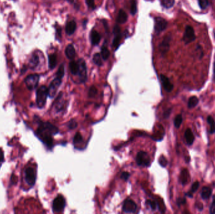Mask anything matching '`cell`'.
Returning <instances> with one entry per match:
<instances>
[{"instance_id":"cell-12","label":"cell","mask_w":215,"mask_h":214,"mask_svg":"<svg viewBox=\"0 0 215 214\" xmlns=\"http://www.w3.org/2000/svg\"><path fill=\"white\" fill-rule=\"evenodd\" d=\"M171 40V37L170 35H167L162 40V43L159 46L160 52L162 55H164L167 53L170 48V42Z\"/></svg>"},{"instance_id":"cell-6","label":"cell","mask_w":215,"mask_h":214,"mask_svg":"<svg viewBox=\"0 0 215 214\" xmlns=\"http://www.w3.org/2000/svg\"><path fill=\"white\" fill-rule=\"evenodd\" d=\"M40 77L38 74H31L28 75L25 79V84L26 87L30 90L35 89L38 84Z\"/></svg>"},{"instance_id":"cell-45","label":"cell","mask_w":215,"mask_h":214,"mask_svg":"<svg viewBox=\"0 0 215 214\" xmlns=\"http://www.w3.org/2000/svg\"><path fill=\"white\" fill-rule=\"evenodd\" d=\"M3 161H4V154L2 149H0V164H1L2 162H3Z\"/></svg>"},{"instance_id":"cell-20","label":"cell","mask_w":215,"mask_h":214,"mask_svg":"<svg viewBox=\"0 0 215 214\" xmlns=\"http://www.w3.org/2000/svg\"><path fill=\"white\" fill-rule=\"evenodd\" d=\"M100 40H101V36L98 32L95 31V30H93V31L91 32V41L92 45H98L100 42Z\"/></svg>"},{"instance_id":"cell-29","label":"cell","mask_w":215,"mask_h":214,"mask_svg":"<svg viewBox=\"0 0 215 214\" xmlns=\"http://www.w3.org/2000/svg\"><path fill=\"white\" fill-rule=\"evenodd\" d=\"M101 55L104 60H106L109 58V57L110 55V52L106 47H103V48H101Z\"/></svg>"},{"instance_id":"cell-38","label":"cell","mask_w":215,"mask_h":214,"mask_svg":"<svg viewBox=\"0 0 215 214\" xmlns=\"http://www.w3.org/2000/svg\"><path fill=\"white\" fill-rule=\"evenodd\" d=\"M82 141H83V137H82L80 133H79V132L78 133H76V135L74 137V139H73L74 143L76 145L77 143H80V142H81Z\"/></svg>"},{"instance_id":"cell-30","label":"cell","mask_w":215,"mask_h":214,"mask_svg":"<svg viewBox=\"0 0 215 214\" xmlns=\"http://www.w3.org/2000/svg\"><path fill=\"white\" fill-rule=\"evenodd\" d=\"M120 40H121V34L120 33L115 34V37L114 38L113 40V47H115V50H116L120 45Z\"/></svg>"},{"instance_id":"cell-24","label":"cell","mask_w":215,"mask_h":214,"mask_svg":"<svg viewBox=\"0 0 215 214\" xmlns=\"http://www.w3.org/2000/svg\"><path fill=\"white\" fill-rule=\"evenodd\" d=\"M57 65V56L56 54H51L48 56V66L50 69H53Z\"/></svg>"},{"instance_id":"cell-18","label":"cell","mask_w":215,"mask_h":214,"mask_svg":"<svg viewBox=\"0 0 215 214\" xmlns=\"http://www.w3.org/2000/svg\"><path fill=\"white\" fill-rule=\"evenodd\" d=\"M65 53H66V57L69 59H70V60L73 59L76 55V51L73 45L69 44L66 48Z\"/></svg>"},{"instance_id":"cell-32","label":"cell","mask_w":215,"mask_h":214,"mask_svg":"<svg viewBox=\"0 0 215 214\" xmlns=\"http://www.w3.org/2000/svg\"><path fill=\"white\" fill-rule=\"evenodd\" d=\"M137 12V2L135 0H131V7H130V12L132 15H135Z\"/></svg>"},{"instance_id":"cell-26","label":"cell","mask_w":215,"mask_h":214,"mask_svg":"<svg viewBox=\"0 0 215 214\" xmlns=\"http://www.w3.org/2000/svg\"><path fill=\"white\" fill-rule=\"evenodd\" d=\"M199 103V99L196 96H191L188 100V106L189 109L195 107Z\"/></svg>"},{"instance_id":"cell-9","label":"cell","mask_w":215,"mask_h":214,"mask_svg":"<svg viewBox=\"0 0 215 214\" xmlns=\"http://www.w3.org/2000/svg\"><path fill=\"white\" fill-rule=\"evenodd\" d=\"M61 83H62V79L57 77L52 81L48 88V94L50 98H53L56 96Z\"/></svg>"},{"instance_id":"cell-31","label":"cell","mask_w":215,"mask_h":214,"mask_svg":"<svg viewBox=\"0 0 215 214\" xmlns=\"http://www.w3.org/2000/svg\"><path fill=\"white\" fill-rule=\"evenodd\" d=\"M182 123V116L181 114H178L176 116V117L174 121V126L176 128H179L181 126V124Z\"/></svg>"},{"instance_id":"cell-11","label":"cell","mask_w":215,"mask_h":214,"mask_svg":"<svg viewBox=\"0 0 215 214\" xmlns=\"http://www.w3.org/2000/svg\"><path fill=\"white\" fill-rule=\"evenodd\" d=\"M137 204L131 200L127 199L123 205V210L125 213H135L137 211Z\"/></svg>"},{"instance_id":"cell-36","label":"cell","mask_w":215,"mask_h":214,"mask_svg":"<svg viewBox=\"0 0 215 214\" xmlns=\"http://www.w3.org/2000/svg\"><path fill=\"white\" fill-rule=\"evenodd\" d=\"M159 164L161 167H166L168 163V161L166 159V158L164 156H161L160 158H159Z\"/></svg>"},{"instance_id":"cell-42","label":"cell","mask_w":215,"mask_h":214,"mask_svg":"<svg viewBox=\"0 0 215 214\" xmlns=\"http://www.w3.org/2000/svg\"><path fill=\"white\" fill-rule=\"evenodd\" d=\"M86 3L89 8L91 9H94L95 8V0H86Z\"/></svg>"},{"instance_id":"cell-1","label":"cell","mask_w":215,"mask_h":214,"mask_svg":"<svg viewBox=\"0 0 215 214\" xmlns=\"http://www.w3.org/2000/svg\"><path fill=\"white\" fill-rule=\"evenodd\" d=\"M59 130L53 125L49 123H40L37 130V135L48 148L52 146V136L58 133Z\"/></svg>"},{"instance_id":"cell-44","label":"cell","mask_w":215,"mask_h":214,"mask_svg":"<svg viewBox=\"0 0 215 214\" xmlns=\"http://www.w3.org/2000/svg\"><path fill=\"white\" fill-rule=\"evenodd\" d=\"M186 202V200L185 198H179L177 200V205L179 206L181 204H184Z\"/></svg>"},{"instance_id":"cell-40","label":"cell","mask_w":215,"mask_h":214,"mask_svg":"<svg viewBox=\"0 0 215 214\" xmlns=\"http://www.w3.org/2000/svg\"><path fill=\"white\" fill-rule=\"evenodd\" d=\"M67 124H68L67 125H68L69 128L70 129H73L76 128L77 126V123H76V121L74 119L70 120Z\"/></svg>"},{"instance_id":"cell-47","label":"cell","mask_w":215,"mask_h":214,"mask_svg":"<svg viewBox=\"0 0 215 214\" xmlns=\"http://www.w3.org/2000/svg\"><path fill=\"white\" fill-rule=\"evenodd\" d=\"M57 33L59 37H61V28L60 27H57Z\"/></svg>"},{"instance_id":"cell-16","label":"cell","mask_w":215,"mask_h":214,"mask_svg":"<svg viewBox=\"0 0 215 214\" xmlns=\"http://www.w3.org/2000/svg\"><path fill=\"white\" fill-rule=\"evenodd\" d=\"M64 100L62 98V93H60V94L58 98H57V100L54 103L55 109L56 110L57 112L62 111L64 108Z\"/></svg>"},{"instance_id":"cell-39","label":"cell","mask_w":215,"mask_h":214,"mask_svg":"<svg viewBox=\"0 0 215 214\" xmlns=\"http://www.w3.org/2000/svg\"><path fill=\"white\" fill-rule=\"evenodd\" d=\"M210 213L211 214L215 213V195L213 197V201L210 207Z\"/></svg>"},{"instance_id":"cell-19","label":"cell","mask_w":215,"mask_h":214,"mask_svg":"<svg viewBox=\"0 0 215 214\" xmlns=\"http://www.w3.org/2000/svg\"><path fill=\"white\" fill-rule=\"evenodd\" d=\"M76 30V23L74 21L69 22L66 26V32L68 35H73Z\"/></svg>"},{"instance_id":"cell-5","label":"cell","mask_w":215,"mask_h":214,"mask_svg":"<svg viewBox=\"0 0 215 214\" xmlns=\"http://www.w3.org/2000/svg\"><path fill=\"white\" fill-rule=\"evenodd\" d=\"M136 161L138 166L147 167L150 165V159L147 153L145 151H140L137 153Z\"/></svg>"},{"instance_id":"cell-43","label":"cell","mask_w":215,"mask_h":214,"mask_svg":"<svg viewBox=\"0 0 215 214\" xmlns=\"http://www.w3.org/2000/svg\"><path fill=\"white\" fill-rule=\"evenodd\" d=\"M129 177H130L129 173L126 172V171L123 172L121 175V178L123 179V180H124L125 181H127L128 180Z\"/></svg>"},{"instance_id":"cell-8","label":"cell","mask_w":215,"mask_h":214,"mask_svg":"<svg viewBox=\"0 0 215 214\" xmlns=\"http://www.w3.org/2000/svg\"><path fill=\"white\" fill-rule=\"evenodd\" d=\"M195 39L196 35L193 28L190 25H188L186 27L185 32H184V33L183 41L185 43V44H189L194 41Z\"/></svg>"},{"instance_id":"cell-34","label":"cell","mask_w":215,"mask_h":214,"mask_svg":"<svg viewBox=\"0 0 215 214\" xmlns=\"http://www.w3.org/2000/svg\"><path fill=\"white\" fill-rule=\"evenodd\" d=\"M64 75V67L63 65H61L58 69L56 76H57V77L62 79L63 78Z\"/></svg>"},{"instance_id":"cell-17","label":"cell","mask_w":215,"mask_h":214,"mask_svg":"<svg viewBox=\"0 0 215 214\" xmlns=\"http://www.w3.org/2000/svg\"><path fill=\"white\" fill-rule=\"evenodd\" d=\"M184 137H185L187 144L188 145H192L194 141V136L191 129L188 128L184 133Z\"/></svg>"},{"instance_id":"cell-33","label":"cell","mask_w":215,"mask_h":214,"mask_svg":"<svg viewBox=\"0 0 215 214\" xmlns=\"http://www.w3.org/2000/svg\"><path fill=\"white\" fill-rule=\"evenodd\" d=\"M175 0H162V5L166 8H170L174 5Z\"/></svg>"},{"instance_id":"cell-7","label":"cell","mask_w":215,"mask_h":214,"mask_svg":"<svg viewBox=\"0 0 215 214\" xmlns=\"http://www.w3.org/2000/svg\"><path fill=\"white\" fill-rule=\"evenodd\" d=\"M66 206V200L64 197L59 195L53 201L52 209L55 212H62Z\"/></svg>"},{"instance_id":"cell-46","label":"cell","mask_w":215,"mask_h":214,"mask_svg":"<svg viewBox=\"0 0 215 214\" xmlns=\"http://www.w3.org/2000/svg\"><path fill=\"white\" fill-rule=\"evenodd\" d=\"M196 206H197V208L199 209V211H202V209H203V205H202V204L201 203H199L198 204L196 205Z\"/></svg>"},{"instance_id":"cell-37","label":"cell","mask_w":215,"mask_h":214,"mask_svg":"<svg viewBox=\"0 0 215 214\" xmlns=\"http://www.w3.org/2000/svg\"><path fill=\"white\" fill-rule=\"evenodd\" d=\"M198 3L200 8L202 9H206L209 5L208 0H199Z\"/></svg>"},{"instance_id":"cell-3","label":"cell","mask_w":215,"mask_h":214,"mask_svg":"<svg viewBox=\"0 0 215 214\" xmlns=\"http://www.w3.org/2000/svg\"><path fill=\"white\" fill-rule=\"evenodd\" d=\"M77 64L79 66L77 75L79 82L84 83L87 80V68L85 61L83 59L80 58L77 61Z\"/></svg>"},{"instance_id":"cell-27","label":"cell","mask_w":215,"mask_h":214,"mask_svg":"<svg viewBox=\"0 0 215 214\" xmlns=\"http://www.w3.org/2000/svg\"><path fill=\"white\" fill-rule=\"evenodd\" d=\"M207 121L210 126V134H214L215 133V121L214 119L213 118L212 116H209L207 118Z\"/></svg>"},{"instance_id":"cell-10","label":"cell","mask_w":215,"mask_h":214,"mask_svg":"<svg viewBox=\"0 0 215 214\" xmlns=\"http://www.w3.org/2000/svg\"><path fill=\"white\" fill-rule=\"evenodd\" d=\"M167 26V22L162 17L158 16L155 18V32L157 34H159L163 31Z\"/></svg>"},{"instance_id":"cell-14","label":"cell","mask_w":215,"mask_h":214,"mask_svg":"<svg viewBox=\"0 0 215 214\" xmlns=\"http://www.w3.org/2000/svg\"><path fill=\"white\" fill-rule=\"evenodd\" d=\"M189 173L186 168H184L180 174V181L182 185H186L189 179Z\"/></svg>"},{"instance_id":"cell-25","label":"cell","mask_w":215,"mask_h":214,"mask_svg":"<svg viewBox=\"0 0 215 214\" xmlns=\"http://www.w3.org/2000/svg\"><path fill=\"white\" fill-rule=\"evenodd\" d=\"M199 187V181L194 182L193 184L191 186V190L186 193V195L190 198H192L193 196V193L198 190Z\"/></svg>"},{"instance_id":"cell-50","label":"cell","mask_w":215,"mask_h":214,"mask_svg":"<svg viewBox=\"0 0 215 214\" xmlns=\"http://www.w3.org/2000/svg\"><path fill=\"white\" fill-rule=\"evenodd\" d=\"M67 2H69V3H73L74 0H67Z\"/></svg>"},{"instance_id":"cell-15","label":"cell","mask_w":215,"mask_h":214,"mask_svg":"<svg viewBox=\"0 0 215 214\" xmlns=\"http://www.w3.org/2000/svg\"><path fill=\"white\" fill-rule=\"evenodd\" d=\"M212 193H213V190L211 188L208 187H204L201 189L200 194L202 199L208 200L212 195Z\"/></svg>"},{"instance_id":"cell-4","label":"cell","mask_w":215,"mask_h":214,"mask_svg":"<svg viewBox=\"0 0 215 214\" xmlns=\"http://www.w3.org/2000/svg\"><path fill=\"white\" fill-rule=\"evenodd\" d=\"M36 172L32 167H28L25 170V180L27 184L30 187L35 185L36 181Z\"/></svg>"},{"instance_id":"cell-2","label":"cell","mask_w":215,"mask_h":214,"mask_svg":"<svg viewBox=\"0 0 215 214\" xmlns=\"http://www.w3.org/2000/svg\"><path fill=\"white\" fill-rule=\"evenodd\" d=\"M48 96V89L46 86H42L37 89L36 93V103L38 108L42 109L45 106Z\"/></svg>"},{"instance_id":"cell-35","label":"cell","mask_w":215,"mask_h":214,"mask_svg":"<svg viewBox=\"0 0 215 214\" xmlns=\"http://www.w3.org/2000/svg\"><path fill=\"white\" fill-rule=\"evenodd\" d=\"M147 205H148L152 210H156L157 207V202H155L154 200H147L146 202Z\"/></svg>"},{"instance_id":"cell-48","label":"cell","mask_w":215,"mask_h":214,"mask_svg":"<svg viewBox=\"0 0 215 214\" xmlns=\"http://www.w3.org/2000/svg\"><path fill=\"white\" fill-rule=\"evenodd\" d=\"M170 109H169L167 112H166V113H165V114H164V115H165V117L166 118H167V117H169V116L170 115Z\"/></svg>"},{"instance_id":"cell-13","label":"cell","mask_w":215,"mask_h":214,"mask_svg":"<svg viewBox=\"0 0 215 214\" xmlns=\"http://www.w3.org/2000/svg\"><path fill=\"white\" fill-rule=\"evenodd\" d=\"M160 79L164 89L168 93H170L174 88V86L171 84L169 79L164 75H160Z\"/></svg>"},{"instance_id":"cell-49","label":"cell","mask_w":215,"mask_h":214,"mask_svg":"<svg viewBox=\"0 0 215 214\" xmlns=\"http://www.w3.org/2000/svg\"><path fill=\"white\" fill-rule=\"evenodd\" d=\"M213 70H214V79L215 80V62L214 64V69H213Z\"/></svg>"},{"instance_id":"cell-41","label":"cell","mask_w":215,"mask_h":214,"mask_svg":"<svg viewBox=\"0 0 215 214\" xmlns=\"http://www.w3.org/2000/svg\"><path fill=\"white\" fill-rule=\"evenodd\" d=\"M97 93V89L95 87L92 86L89 90V97H94Z\"/></svg>"},{"instance_id":"cell-23","label":"cell","mask_w":215,"mask_h":214,"mask_svg":"<svg viewBox=\"0 0 215 214\" xmlns=\"http://www.w3.org/2000/svg\"><path fill=\"white\" fill-rule=\"evenodd\" d=\"M69 68L71 74L74 75H77L79 70V66L77 62H76L75 61H71L69 64Z\"/></svg>"},{"instance_id":"cell-28","label":"cell","mask_w":215,"mask_h":214,"mask_svg":"<svg viewBox=\"0 0 215 214\" xmlns=\"http://www.w3.org/2000/svg\"><path fill=\"white\" fill-rule=\"evenodd\" d=\"M93 62L98 66H101L103 65V60H102V57L101 54L97 53L94 55Z\"/></svg>"},{"instance_id":"cell-21","label":"cell","mask_w":215,"mask_h":214,"mask_svg":"<svg viewBox=\"0 0 215 214\" xmlns=\"http://www.w3.org/2000/svg\"><path fill=\"white\" fill-rule=\"evenodd\" d=\"M128 16L125 11L123 9H120L117 16L116 21L119 23H124L127 21Z\"/></svg>"},{"instance_id":"cell-22","label":"cell","mask_w":215,"mask_h":214,"mask_svg":"<svg viewBox=\"0 0 215 214\" xmlns=\"http://www.w3.org/2000/svg\"><path fill=\"white\" fill-rule=\"evenodd\" d=\"M38 63H39V57L37 55L34 54L30 59L29 66L31 68H35L38 65Z\"/></svg>"}]
</instances>
